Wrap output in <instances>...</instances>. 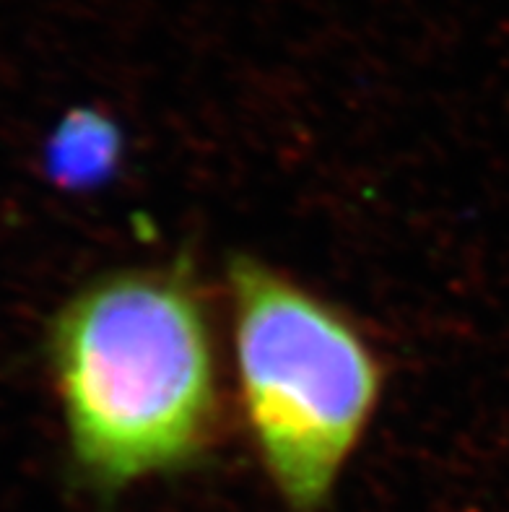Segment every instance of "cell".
Segmentation results:
<instances>
[{
    "label": "cell",
    "instance_id": "obj_1",
    "mask_svg": "<svg viewBox=\"0 0 509 512\" xmlns=\"http://www.w3.org/2000/svg\"><path fill=\"white\" fill-rule=\"evenodd\" d=\"M216 328L193 263L99 273L47 328V370L73 474L102 505L216 453L224 429Z\"/></svg>",
    "mask_w": 509,
    "mask_h": 512
},
{
    "label": "cell",
    "instance_id": "obj_2",
    "mask_svg": "<svg viewBox=\"0 0 509 512\" xmlns=\"http://www.w3.org/2000/svg\"><path fill=\"white\" fill-rule=\"evenodd\" d=\"M237 406L289 512H325L385 393V362L346 310L255 255L226 266Z\"/></svg>",
    "mask_w": 509,
    "mask_h": 512
},
{
    "label": "cell",
    "instance_id": "obj_3",
    "mask_svg": "<svg viewBox=\"0 0 509 512\" xmlns=\"http://www.w3.org/2000/svg\"><path fill=\"white\" fill-rule=\"evenodd\" d=\"M123 133L97 110H73L52 130L45 146V169L68 190L99 188L120 167Z\"/></svg>",
    "mask_w": 509,
    "mask_h": 512
}]
</instances>
